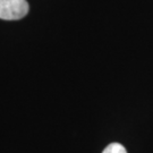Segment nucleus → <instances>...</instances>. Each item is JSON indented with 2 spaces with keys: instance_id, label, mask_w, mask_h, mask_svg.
<instances>
[{
  "instance_id": "obj_2",
  "label": "nucleus",
  "mask_w": 153,
  "mask_h": 153,
  "mask_svg": "<svg viewBox=\"0 0 153 153\" xmlns=\"http://www.w3.org/2000/svg\"><path fill=\"white\" fill-rule=\"evenodd\" d=\"M102 153H127V151L119 143H111L104 149Z\"/></svg>"
},
{
  "instance_id": "obj_1",
  "label": "nucleus",
  "mask_w": 153,
  "mask_h": 153,
  "mask_svg": "<svg viewBox=\"0 0 153 153\" xmlns=\"http://www.w3.org/2000/svg\"><path fill=\"white\" fill-rule=\"evenodd\" d=\"M26 0H0V19L17 21L22 19L28 13Z\"/></svg>"
}]
</instances>
